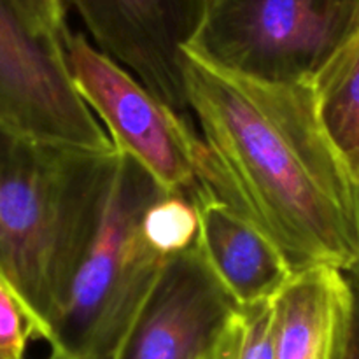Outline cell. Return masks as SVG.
<instances>
[{
	"label": "cell",
	"instance_id": "d6986e66",
	"mask_svg": "<svg viewBox=\"0 0 359 359\" xmlns=\"http://www.w3.org/2000/svg\"><path fill=\"white\" fill-rule=\"evenodd\" d=\"M0 359H25V358L13 356V354H4V353H0Z\"/></svg>",
	"mask_w": 359,
	"mask_h": 359
},
{
	"label": "cell",
	"instance_id": "ba28073f",
	"mask_svg": "<svg viewBox=\"0 0 359 359\" xmlns=\"http://www.w3.org/2000/svg\"><path fill=\"white\" fill-rule=\"evenodd\" d=\"M237 312L196 244L168 259L111 359H198Z\"/></svg>",
	"mask_w": 359,
	"mask_h": 359
},
{
	"label": "cell",
	"instance_id": "8fae6325",
	"mask_svg": "<svg viewBox=\"0 0 359 359\" xmlns=\"http://www.w3.org/2000/svg\"><path fill=\"white\" fill-rule=\"evenodd\" d=\"M323 126L359 184V30L312 77Z\"/></svg>",
	"mask_w": 359,
	"mask_h": 359
},
{
	"label": "cell",
	"instance_id": "ac0fdd59",
	"mask_svg": "<svg viewBox=\"0 0 359 359\" xmlns=\"http://www.w3.org/2000/svg\"><path fill=\"white\" fill-rule=\"evenodd\" d=\"M356 200H358V219H359V184H356ZM347 279H349L351 286H353L354 293L359 297V255L356 258V262L353 263V266H351L349 270L346 272Z\"/></svg>",
	"mask_w": 359,
	"mask_h": 359
},
{
	"label": "cell",
	"instance_id": "30bf717a",
	"mask_svg": "<svg viewBox=\"0 0 359 359\" xmlns=\"http://www.w3.org/2000/svg\"><path fill=\"white\" fill-rule=\"evenodd\" d=\"M353 309L354 291L342 270L294 273L272 302L276 359H337Z\"/></svg>",
	"mask_w": 359,
	"mask_h": 359
},
{
	"label": "cell",
	"instance_id": "4fadbf2b",
	"mask_svg": "<svg viewBox=\"0 0 359 359\" xmlns=\"http://www.w3.org/2000/svg\"><path fill=\"white\" fill-rule=\"evenodd\" d=\"M30 32L53 42H65L67 27L65 0H6Z\"/></svg>",
	"mask_w": 359,
	"mask_h": 359
},
{
	"label": "cell",
	"instance_id": "5bb4252c",
	"mask_svg": "<svg viewBox=\"0 0 359 359\" xmlns=\"http://www.w3.org/2000/svg\"><path fill=\"white\" fill-rule=\"evenodd\" d=\"M30 340H37L30 318L9 287L0 280V353L25 358Z\"/></svg>",
	"mask_w": 359,
	"mask_h": 359
},
{
	"label": "cell",
	"instance_id": "9a60e30c",
	"mask_svg": "<svg viewBox=\"0 0 359 359\" xmlns=\"http://www.w3.org/2000/svg\"><path fill=\"white\" fill-rule=\"evenodd\" d=\"M241 312L244 335L238 359H276L272 302L241 309Z\"/></svg>",
	"mask_w": 359,
	"mask_h": 359
},
{
	"label": "cell",
	"instance_id": "7c38bea8",
	"mask_svg": "<svg viewBox=\"0 0 359 359\" xmlns=\"http://www.w3.org/2000/svg\"><path fill=\"white\" fill-rule=\"evenodd\" d=\"M142 228L151 248L170 259L198 244V207L186 195L163 191L147 207Z\"/></svg>",
	"mask_w": 359,
	"mask_h": 359
},
{
	"label": "cell",
	"instance_id": "52a82bcc",
	"mask_svg": "<svg viewBox=\"0 0 359 359\" xmlns=\"http://www.w3.org/2000/svg\"><path fill=\"white\" fill-rule=\"evenodd\" d=\"M91 42L133 74L167 107L191 119L184 86V49L207 0H65ZM193 121V119H191Z\"/></svg>",
	"mask_w": 359,
	"mask_h": 359
},
{
	"label": "cell",
	"instance_id": "ffe728a7",
	"mask_svg": "<svg viewBox=\"0 0 359 359\" xmlns=\"http://www.w3.org/2000/svg\"><path fill=\"white\" fill-rule=\"evenodd\" d=\"M48 359H65V358H62V356H58V354L51 353V354H49V358H48Z\"/></svg>",
	"mask_w": 359,
	"mask_h": 359
},
{
	"label": "cell",
	"instance_id": "9c48e42d",
	"mask_svg": "<svg viewBox=\"0 0 359 359\" xmlns=\"http://www.w3.org/2000/svg\"><path fill=\"white\" fill-rule=\"evenodd\" d=\"M198 245L238 309L270 304L294 272L279 249L224 203L200 196Z\"/></svg>",
	"mask_w": 359,
	"mask_h": 359
},
{
	"label": "cell",
	"instance_id": "5b68a950",
	"mask_svg": "<svg viewBox=\"0 0 359 359\" xmlns=\"http://www.w3.org/2000/svg\"><path fill=\"white\" fill-rule=\"evenodd\" d=\"M67 65L86 102L119 153L142 165L168 193L196 202L198 135L195 123L154 97L130 70L100 51L90 37L69 32Z\"/></svg>",
	"mask_w": 359,
	"mask_h": 359
},
{
	"label": "cell",
	"instance_id": "2e32d148",
	"mask_svg": "<svg viewBox=\"0 0 359 359\" xmlns=\"http://www.w3.org/2000/svg\"><path fill=\"white\" fill-rule=\"evenodd\" d=\"M242 335H244V321H242V312L238 309L237 314L231 318V321L224 326L223 332L198 359H238Z\"/></svg>",
	"mask_w": 359,
	"mask_h": 359
},
{
	"label": "cell",
	"instance_id": "e0dca14e",
	"mask_svg": "<svg viewBox=\"0 0 359 359\" xmlns=\"http://www.w3.org/2000/svg\"><path fill=\"white\" fill-rule=\"evenodd\" d=\"M354 291V290H353ZM337 359H359V297L354 293V309Z\"/></svg>",
	"mask_w": 359,
	"mask_h": 359
},
{
	"label": "cell",
	"instance_id": "6da1fadb",
	"mask_svg": "<svg viewBox=\"0 0 359 359\" xmlns=\"http://www.w3.org/2000/svg\"><path fill=\"white\" fill-rule=\"evenodd\" d=\"M184 55L198 198L233 209L294 273H346L359 255L356 182L323 126L311 83H266Z\"/></svg>",
	"mask_w": 359,
	"mask_h": 359
},
{
	"label": "cell",
	"instance_id": "277c9868",
	"mask_svg": "<svg viewBox=\"0 0 359 359\" xmlns=\"http://www.w3.org/2000/svg\"><path fill=\"white\" fill-rule=\"evenodd\" d=\"M359 30V0H207L184 49L266 83H311Z\"/></svg>",
	"mask_w": 359,
	"mask_h": 359
},
{
	"label": "cell",
	"instance_id": "3957f363",
	"mask_svg": "<svg viewBox=\"0 0 359 359\" xmlns=\"http://www.w3.org/2000/svg\"><path fill=\"white\" fill-rule=\"evenodd\" d=\"M165 189L119 153L104 212L56 321L51 353L65 359H111L168 259L144 235V214Z\"/></svg>",
	"mask_w": 359,
	"mask_h": 359
},
{
	"label": "cell",
	"instance_id": "7a4b0ae2",
	"mask_svg": "<svg viewBox=\"0 0 359 359\" xmlns=\"http://www.w3.org/2000/svg\"><path fill=\"white\" fill-rule=\"evenodd\" d=\"M118 149H77L0 130V280L51 342L100 224Z\"/></svg>",
	"mask_w": 359,
	"mask_h": 359
},
{
	"label": "cell",
	"instance_id": "8992f818",
	"mask_svg": "<svg viewBox=\"0 0 359 359\" xmlns=\"http://www.w3.org/2000/svg\"><path fill=\"white\" fill-rule=\"evenodd\" d=\"M0 130L55 146L114 151L81 98L62 42L37 37L0 0Z\"/></svg>",
	"mask_w": 359,
	"mask_h": 359
}]
</instances>
